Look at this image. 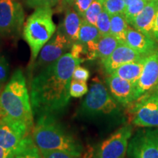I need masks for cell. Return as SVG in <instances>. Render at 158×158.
Wrapping results in <instances>:
<instances>
[{
	"instance_id": "cell-1",
	"label": "cell",
	"mask_w": 158,
	"mask_h": 158,
	"mask_svg": "<svg viewBox=\"0 0 158 158\" xmlns=\"http://www.w3.org/2000/svg\"><path fill=\"white\" fill-rule=\"evenodd\" d=\"M81 63L68 52L34 77L30 85V98L35 114L54 115L68 106L73 73Z\"/></svg>"
},
{
	"instance_id": "cell-2",
	"label": "cell",
	"mask_w": 158,
	"mask_h": 158,
	"mask_svg": "<svg viewBox=\"0 0 158 158\" xmlns=\"http://www.w3.org/2000/svg\"><path fill=\"white\" fill-rule=\"evenodd\" d=\"M23 71L17 69L0 94V116L25 124L31 130L33 110Z\"/></svg>"
},
{
	"instance_id": "cell-3",
	"label": "cell",
	"mask_w": 158,
	"mask_h": 158,
	"mask_svg": "<svg viewBox=\"0 0 158 158\" xmlns=\"http://www.w3.org/2000/svg\"><path fill=\"white\" fill-rule=\"evenodd\" d=\"M32 140L40 150H62L80 157L84 147L69 134L54 115H40L33 128Z\"/></svg>"
},
{
	"instance_id": "cell-4",
	"label": "cell",
	"mask_w": 158,
	"mask_h": 158,
	"mask_svg": "<svg viewBox=\"0 0 158 158\" xmlns=\"http://www.w3.org/2000/svg\"><path fill=\"white\" fill-rule=\"evenodd\" d=\"M56 29L50 7L35 9L26 21L23 27V37L30 48L31 68L41 49L55 34Z\"/></svg>"
},
{
	"instance_id": "cell-5",
	"label": "cell",
	"mask_w": 158,
	"mask_h": 158,
	"mask_svg": "<svg viewBox=\"0 0 158 158\" xmlns=\"http://www.w3.org/2000/svg\"><path fill=\"white\" fill-rule=\"evenodd\" d=\"M118 112V102L103 83L97 77L94 78L81 106L80 115L86 117H98L116 115Z\"/></svg>"
},
{
	"instance_id": "cell-6",
	"label": "cell",
	"mask_w": 158,
	"mask_h": 158,
	"mask_svg": "<svg viewBox=\"0 0 158 158\" xmlns=\"http://www.w3.org/2000/svg\"><path fill=\"white\" fill-rule=\"evenodd\" d=\"M133 123L141 127H158V95L147 92L133 104Z\"/></svg>"
},
{
	"instance_id": "cell-7",
	"label": "cell",
	"mask_w": 158,
	"mask_h": 158,
	"mask_svg": "<svg viewBox=\"0 0 158 158\" xmlns=\"http://www.w3.org/2000/svg\"><path fill=\"white\" fill-rule=\"evenodd\" d=\"M73 43L65 36L60 29L57 28L55 34L45 44L31 66L32 70H42L56 62L61 56L69 52Z\"/></svg>"
},
{
	"instance_id": "cell-8",
	"label": "cell",
	"mask_w": 158,
	"mask_h": 158,
	"mask_svg": "<svg viewBox=\"0 0 158 158\" xmlns=\"http://www.w3.org/2000/svg\"><path fill=\"white\" fill-rule=\"evenodd\" d=\"M25 13L17 0H0V35H16L24 25Z\"/></svg>"
},
{
	"instance_id": "cell-9",
	"label": "cell",
	"mask_w": 158,
	"mask_h": 158,
	"mask_svg": "<svg viewBox=\"0 0 158 158\" xmlns=\"http://www.w3.org/2000/svg\"><path fill=\"white\" fill-rule=\"evenodd\" d=\"M132 133V126L125 125L120 127L98 146L94 150V158L124 157Z\"/></svg>"
},
{
	"instance_id": "cell-10",
	"label": "cell",
	"mask_w": 158,
	"mask_h": 158,
	"mask_svg": "<svg viewBox=\"0 0 158 158\" xmlns=\"http://www.w3.org/2000/svg\"><path fill=\"white\" fill-rule=\"evenodd\" d=\"M129 158H158V128L139 132L129 142Z\"/></svg>"
},
{
	"instance_id": "cell-11",
	"label": "cell",
	"mask_w": 158,
	"mask_h": 158,
	"mask_svg": "<svg viewBox=\"0 0 158 158\" xmlns=\"http://www.w3.org/2000/svg\"><path fill=\"white\" fill-rule=\"evenodd\" d=\"M30 130L22 122L0 116V147L13 151L28 136Z\"/></svg>"
},
{
	"instance_id": "cell-12",
	"label": "cell",
	"mask_w": 158,
	"mask_h": 158,
	"mask_svg": "<svg viewBox=\"0 0 158 158\" xmlns=\"http://www.w3.org/2000/svg\"><path fill=\"white\" fill-rule=\"evenodd\" d=\"M106 84L112 97L122 106H130L136 100V86L129 81L109 75Z\"/></svg>"
},
{
	"instance_id": "cell-13",
	"label": "cell",
	"mask_w": 158,
	"mask_h": 158,
	"mask_svg": "<svg viewBox=\"0 0 158 158\" xmlns=\"http://www.w3.org/2000/svg\"><path fill=\"white\" fill-rule=\"evenodd\" d=\"M158 84V51L146 57L144 67L136 84V100L152 91Z\"/></svg>"
},
{
	"instance_id": "cell-14",
	"label": "cell",
	"mask_w": 158,
	"mask_h": 158,
	"mask_svg": "<svg viewBox=\"0 0 158 158\" xmlns=\"http://www.w3.org/2000/svg\"><path fill=\"white\" fill-rule=\"evenodd\" d=\"M144 57L146 56H142L125 43H120L107 59L102 61V63L106 73L110 75L122 64L135 62Z\"/></svg>"
},
{
	"instance_id": "cell-15",
	"label": "cell",
	"mask_w": 158,
	"mask_h": 158,
	"mask_svg": "<svg viewBox=\"0 0 158 158\" xmlns=\"http://www.w3.org/2000/svg\"><path fill=\"white\" fill-rule=\"evenodd\" d=\"M125 44L143 56H149L158 51L157 42L153 37L130 27L126 33Z\"/></svg>"
},
{
	"instance_id": "cell-16",
	"label": "cell",
	"mask_w": 158,
	"mask_h": 158,
	"mask_svg": "<svg viewBox=\"0 0 158 158\" xmlns=\"http://www.w3.org/2000/svg\"><path fill=\"white\" fill-rule=\"evenodd\" d=\"M158 12V1H149L141 13L130 23L134 29L152 36V30Z\"/></svg>"
},
{
	"instance_id": "cell-17",
	"label": "cell",
	"mask_w": 158,
	"mask_h": 158,
	"mask_svg": "<svg viewBox=\"0 0 158 158\" xmlns=\"http://www.w3.org/2000/svg\"><path fill=\"white\" fill-rule=\"evenodd\" d=\"M82 21V17L77 13L74 7H70L65 12L63 22L59 25V28L71 42L76 43L78 42L79 29Z\"/></svg>"
},
{
	"instance_id": "cell-18",
	"label": "cell",
	"mask_w": 158,
	"mask_h": 158,
	"mask_svg": "<svg viewBox=\"0 0 158 158\" xmlns=\"http://www.w3.org/2000/svg\"><path fill=\"white\" fill-rule=\"evenodd\" d=\"M146 57L140 59V60L135 61V62L122 64V66L116 68L110 75L118 76L119 78L124 79V80L129 81L133 84H135L136 86V84H137L138 81L139 80L142 71H143Z\"/></svg>"
},
{
	"instance_id": "cell-19",
	"label": "cell",
	"mask_w": 158,
	"mask_h": 158,
	"mask_svg": "<svg viewBox=\"0 0 158 158\" xmlns=\"http://www.w3.org/2000/svg\"><path fill=\"white\" fill-rule=\"evenodd\" d=\"M100 37L101 35L96 26L91 24L83 19L79 29L78 42L85 45L86 47L94 46Z\"/></svg>"
},
{
	"instance_id": "cell-20",
	"label": "cell",
	"mask_w": 158,
	"mask_h": 158,
	"mask_svg": "<svg viewBox=\"0 0 158 158\" xmlns=\"http://www.w3.org/2000/svg\"><path fill=\"white\" fill-rule=\"evenodd\" d=\"M40 149L36 147L32 138L26 137L16 149L13 150L8 158H40Z\"/></svg>"
},
{
	"instance_id": "cell-21",
	"label": "cell",
	"mask_w": 158,
	"mask_h": 158,
	"mask_svg": "<svg viewBox=\"0 0 158 158\" xmlns=\"http://www.w3.org/2000/svg\"><path fill=\"white\" fill-rule=\"evenodd\" d=\"M119 40L112 35H101L97 43V57L102 61L110 56L120 44Z\"/></svg>"
},
{
	"instance_id": "cell-22",
	"label": "cell",
	"mask_w": 158,
	"mask_h": 158,
	"mask_svg": "<svg viewBox=\"0 0 158 158\" xmlns=\"http://www.w3.org/2000/svg\"><path fill=\"white\" fill-rule=\"evenodd\" d=\"M124 14L110 15V34L116 37L121 43H125V37L129 27Z\"/></svg>"
},
{
	"instance_id": "cell-23",
	"label": "cell",
	"mask_w": 158,
	"mask_h": 158,
	"mask_svg": "<svg viewBox=\"0 0 158 158\" xmlns=\"http://www.w3.org/2000/svg\"><path fill=\"white\" fill-rule=\"evenodd\" d=\"M149 2V0H133L126 6L124 15L129 24L143 10Z\"/></svg>"
},
{
	"instance_id": "cell-24",
	"label": "cell",
	"mask_w": 158,
	"mask_h": 158,
	"mask_svg": "<svg viewBox=\"0 0 158 158\" xmlns=\"http://www.w3.org/2000/svg\"><path fill=\"white\" fill-rule=\"evenodd\" d=\"M102 3L103 9L110 15L124 14L126 5L124 0H99Z\"/></svg>"
},
{
	"instance_id": "cell-25",
	"label": "cell",
	"mask_w": 158,
	"mask_h": 158,
	"mask_svg": "<svg viewBox=\"0 0 158 158\" xmlns=\"http://www.w3.org/2000/svg\"><path fill=\"white\" fill-rule=\"evenodd\" d=\"M102 10H103V7H102V3L99 0H94L93 2L91 4L86 11L85 12L83 19L91 24L96 26L97 19Z\"/></svg>"
},
{
	"instance_id": "cell-26",
	"label": "cell",
	"mask_w": 158,
	"mask_h": 158,
	"mask_svg": "<svg viewBox=\"0 0 158 158\" xmlns=\"http://www.w3.org/2000/svg\"><path fill=\"white\" fill-rule=\"evenodd\" d=\"M96 27L101 35L110 34V15L104 9L98 15L96 22Z\"/></svg>"
},
{
	"instance_id": "cell-27",
	"label": "cell",
	"mask_w": 158,
	"mask_h": 158,
	"mask_svg": "<svg viewBox=\"0 0 158 158\" xmlns=\"http://www.w3.org/2000/svg\"><path fill=\"white\" fill-rule=\"evenodd\" d=\"M89 92V89L86 82H81L78 81H71L70 86V95L73 98H81Z\"/></svg>"
},
{
	"instance_id": "cell-28",
	"label": "cell",
	"mask_w": 158,
	"mask_h": 158,
	"mask_svg": "<svg viewBox=\"0 0 158 158\" xmlns=\"http://www.w3.org/2000/svg\"><path fill=\"white\" fill-rule=\"evenodd\" d=\"M41 158H79L73 154L62 150H40Z\"/></svg>"
},
{
	"instance_id": "cell-29",
	"label": "cell",
	"mask_w": 158,
	"mask_h": 158,
	"mask_svg": "<svg viewBox=\"0 0 158 158\" xmlns=\"http://www.w3.org/2000/svg\"><path fill=\"white\" fill-rule=\"evenodd\" d=\"M26 5L29 7L33 9L40 7H54L59 2L60 0H24Z\"/></svg>"
},
{
	"instance_id": "cell-30",
	"label": "cell",
	"mask_w": 158,
	"mask_h": 158,
	"mask_svg": "<svg viewBox=\"0 0 158 158\" xmlns=\"http://www.w3.org/2000/svg\"><path fill=\"white\" fill-rule=\"evenodd\" d=\"M90 73L87 69L84 67L78 65L75 69L73 73L72 79L75 81H78L81 82H86V81L89 78Z\"/></svg>"
},
{
	"instance_id": "cell-31",
	"label": "cell",
	"mask_w": 158,
	"mask_h": 158,
	"mask_svg": "<svg viewBox=\"0 0 158 158\" xmlns=\"http://www.w3.org/2000/svg\"><path fill=\"white\" fill-rule=\"evenodd\" d=\"M8 73L9 63L5 56L0 55V84L7 81Z\"/></svg>"
},
{
	"instance_id": "cell-32",
	"label": "cell",
	"mask_w": 158,
	"mask_h": 158,
	"mask_svg": "<svg viewBox=\"0 0 158 158\" xmlns=\"http://www.w3.org/2000/svg\"><path fill=\"white\" fill-rule=\"evenodd\" d=\"M93 2L94 0H76L73 4V7L83 19L85 12Z\"/></svg>"
},
{
	"instance_id": "cell-33",
	"label": "cell",
	"mask_w": 158,
	"mask_h": 158,
	"mask_svg": "<svg viewBox=\"0 0 158 158\" xmlns=\"http://www.w3.org/2000/svg\"><path fill=\"white\" fill-rule=\"evenodd\" d=\"M94 149L92 146L88 145L86 148L84 149V151L79 158H94Z\"/></svg>"
},
{
	"instance_id": "cell-34",
	"label": "cell",
	"mask_w": 158,
	"mask_h": 158,
	"mask_svg": "<svg viewBox=\"0 0 158 158\" xmlns=\"http://www.w3.org/2000/svg\"><path fill=\"white\" fill-rule=\"evenodd\" d=\"M152 36L155 39V40L158 42V12L157 16H156L155 23H154L153 27V30H152Z\"/></svg>"
},
{
	"instance_id": "cell-35",
	"label": "cell",
	"mask_w": 158,
	"mask_h": 158,
	"mask_svg": "<svg viewBox=\"0 0 158 158\" xmlns=\"http://www.w3.org/2000/svg\"><path fill=\"white\" fill-rule=\"evenodd\" d=\"M11 152V150L4 149V148L0 147V158H8Z\"/></svg>"
},
{
	"instance_id": "cell-36",
	"label": "cell",
	"mask_w": 158,
	"mask_h": 158,
	"mask_svg": "<svg viewBox=\"0 0 158 158\" xmlns=\"http://www.w3.org/2000/svg\"><path fill=\"white\" fill-rule=\"evenodd\" d=\"M64 1H65V2L68 4V5H69L70 6H72V5H73V4L76 0H64Z\"/></svg>"
},
{
	"instance_id": "cell-37",
	"label": "cell",
	"mask_w": 158,
	"mask_h": 158,
	"mask_svg": "<svg viewBox=\"0 0 158 158\" xmlns=\"http://www.w3.org/2000/svg\"><path fill=\"white\" fill-rule=\"evenodd\" d=\"M152 92H154L156 94H157V95H158V84L155 86V89L152 90Z\"/></svg>"
},
{
	"instance_id": "cell-38",
	"label": "cell",
	"mask_w": 158,
	"mask_h": 158,
	"mask_svg": "<svg viewBox=\"0 0 158 158\" xmlns=\"http://www.w3.org/2000/svg\"><path fill=\"white\" fill-rule=\"evenodd\" d=\"M132 1H133V0H124V2H125L126 6H127L128 4H130V2H131Z\"/></svg>"
},
{
	"instance_id": "cell-39",
	"label": "cell",
	"mask_w": 158,
	"mask_h": 158,
	"mask_svg": "<svg viewBox=\"0 0 158 158\" xmlns=\"http://www.w3.org/2000/svg\"><path fill=\"white\" fill-rule=\"evenodd\" d=\"M149 1H158V0H149Z\"/></svg>"
},
{
	"instance_id": "cell-40",
	"label": "cell",
	"mask_w": 158,
	"mask_h": 158,
	"mask_svg": "<svg viewBox=\"0 0 158 158\" xmlns=\"http://www.w3.org/2000/svg\"><path fill=\"white\" fill-rule=\"evenodd\" d=\"M0 89H1V84H0Z\"/></svg>"
},
{
	"instance_id": "cell-41",
	"label": "cell",
	"mask_w": 158,
	"mask_h": 158,
	"mask_svg": "<svg viewBox=\"0 0 158 158\" xmlns=\"http://www.w3.org/2000/svg\"><path fill=\"white\" fill-rule=\"evenodd\" d=\"M123 158H125V157H123Z\"/></svg>"
},
{
	"instance_id": "cell-42",
	"label": "cell",
	"mask_w": 158,
	"mask_h": 158,
	"mask_svg": "<svg viewBox=\"0 0 158 158\" xmlns=\"http://www.w3.org/2000/svg\"><path fill=\"white\" fill-rule=\"evenodd\" d=\"M40 158H41V157H40Z\"/></svg>"
}]
</instances>
